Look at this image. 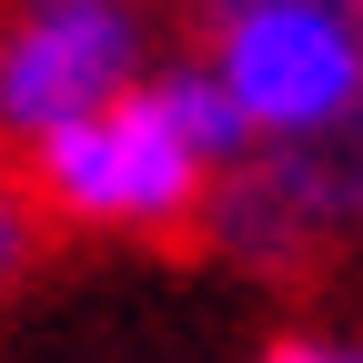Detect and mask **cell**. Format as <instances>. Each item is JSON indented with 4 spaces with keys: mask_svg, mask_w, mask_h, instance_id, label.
<instances>
[{
    "mask_svg": "<svg viewBox=\"0 0 363 363\" xmlns=\"http://www.w3.org/2000/svg\"><path fill=\"white\" fill-rule=\"evenodd\" d=\"M202 11H212V0H202Z\"/></svg>",
    "mask_w": 363,
    "mask_h": 363,
    "instance_id": "52a82bcc",
    "label": "cell"
},
{
    "mask_svg": "<svg viewBox=\"0 0 363 363\" xmlns=\"http://www.w3.org/2000/svg\"><path fill=\"white\" fill-rule=\"evenodd\" d=\"M192 51L252 152H323L363 111V0H212Z\"/></svg>",
    "mask_w": 363,
    "mask_h": 363,
    "instance_id": "7a4b0ae2",
    "label": "cell"
},
{
    "mask_svg": "<svg viewBox=\"0 0 363 363\" xmlns=\"http://www.w3.org/2000/svg\"><path fill=\"white\" fill-rule=\"evenodd\" d=\"M21 182H30V202L51 212L61 233L172 242V233L202 222V202H212L222 172L182 142V121L162 111V91H152V71H142L121 101L61 121L51 142H30V152H21Z\"/></svg>",
    "mask_w": 363,
    "mask_h": 363,
    "instance_id": "6da1fadb",
    "label": "cell"
},
{
    "mask_svg": "<svg viewBox=\"0 0 363 363\" xmlns=\"http://www.w3.org/2000/svg\"><path fill=\"white\" fill-rule=\"evenodd\" d=\"M40 242H51V212L30 202L21 162H0V303H11L30 272H40Z\"/></svg>",
    "mask_w": 363,
    "mask_h": 363,
    "instance_id": "5b68a950",
    "label": "cell"
},
{
    "mask_svg": "<svg viewBox=\"0 0 363 363\" xmlns=\"http://www.w3.org/2000/svg\"><path fill=\"white\" fill-rule=\"evenodd\" d=\"M252 363H363V343H343V333H283V343H262Z\"/></svg>",
    "mask_w": 363,
    "mask_h": 363,
    "instance_id": "8992f818",
    "label": "cell"
},
{
    "mask_svg": "<svg viewBox=\"0 0 363 363\" xmlns=\"http://www.w3.org/2000/svg\"><path fill=\"white\" fill-rule=\"evenodd\" d=\"M303 172H313V202H323V222H333V252H343V242H363V111H353L343 142L303 152Z\"/></svg>",
    "mask_w": 363,
    "mask_h": 363,
    "instance_id": "277c9868",
    "label": "cell"
},
{
    "mask_svg": "<svg viewBox=\"0 0 363 363\" xmlns=\"http://www.w3.org/2000/svg\"><path fill=\"white\" fill-rule=\"evenodd\" d=\"M162 61L152 0H0V152L51 142L61 121L121 101Z\"/></svg>",
    "mask_w": 363,
    "mask_h": 363,
    "instance_id": "3957f363",
    "label": "cell"
}]
</instances>
